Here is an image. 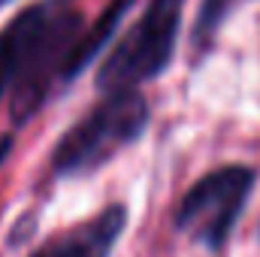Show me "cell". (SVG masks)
<instances>
[{"label":"cell","mask_w":260,"mask_h":257,"mask_svg":"<svg viewBox=\"0 0 260 257\" xmlns=\"http://www.w3.org/2000/svg\"><path fill=\"white\" fill-rule=\"evenodd\" d=\"M9 151H12V136H0V167L9 157Z\"/></svg>","instance_id":"8"},{"label":"cell","mask_w":260,"mask_h":257,"mask_svg":"<svg viewBox=\"0 0 260 257\" xmlns=\"http://www.w3.org/2000/svg\"><path fill=\"white\" fill-rule=\"evenodd\" d=\"M185 0H148L142 18L118 40L97 70V88L121 91L157 79L176 55Z\"/></svg>","instance_id":"2"},{"label":"cell","mask_w":260,"mask_h":257,"mask_svg":"<svg viewBox=\"0 0 260 257\" xmlns=\"http://www.w3.org/2000/svg\"><path fill=\"white\" fill-rule=\"evenodd\" d=\"M254 170L242 164L206 173L182 197L176 209V230L206 245L209 251H221L254 191Z\"/></svg>","instance_id":"3"},{"label":"cell","mask_w":260,"mask_h":257,"mask_svg":"<svg viewBox=\"0 0 260 257\" xmlns=\"http://www.w3.org/2000/svg\"><path fill=\"white\" fill-rule=\"evenodd\" d=\"M52 9H55V0L30 3L3 27V34H0V100L21 79L30 52L37 49V43L52 18Z\"/></svg>","instance_id":"5"},{"label":"cell","mask_w":260,"mask_h":257,"mask_svg":"<svg viewBox=\"0 0 260 257\" xmlns=\"http://www.w3.org/2000/svg\"><path fill=\"white\" fill-rule=\"evenodd\" d=\"M236 3L239 0H203L200 3V12H197V21H194V43L197 46H209L218 37L221 24L227 21V15L233 12Z\"/></svg>","instance_id":"7"},{"label":"cell","mask_w":260,"mask_h":257,"mask_svg":"<svg viewBox=\"0 0 260 257\" xmlns=\"http://www.w3.org/2000/svg\"><path fill=\"white\" fill-rule=\"evenodd\" d=\"M3 3H9V0H0V6H3Z\"/></svg>","instance_id":"9"},{"label":"cell","mask_w":260,"mask_h":257,"mask_svg":"<svg viewBox=\"0 0 260 257\" xmlns=\"http://www.w3.org/2000/svg\"><path fill=\"white\" fill-rule=\"evenodd\" d=\"M127 227V206L112 203L97 218L52 236L30 257H109Z\"/></svg>","instance_id":"4"},{"label":"cell","mask_w":260,"mask_h":257,"mask_svg":"<svg viewBox=\"0 0 260 257\" xmlns=\"http://www.w3.org/2000/svg\"><path fill=\"white\" fill-rule=\"evenodd\" d=\"M148 115V100L139 88L109 91L82 121H76L58 139L52 151V173L88 176L106 167L118 151L142 136Z\"/></svg>","instance_id":"1"},{"label":"cell","mask_w":260,"mask_h":257,"mask_svg":"<svg viewBox=\"0 0 260 257\" xmlns=\"http://www.w3.org/2000/svg\"><path fill=\"white\" fill-rule=\"evenodd\" d=\"M133 3H136V0H109V6L94 18V24H91L88 30L82 27V34L76 37V43H73V49H70V55H67V61H64L61 82L79 79L88 67L94 64V58H97V55L103 52V46L112 40V34L118 30L121 18L133 9Z\"/></svg>","instance_id":"6"}]
</instances>
